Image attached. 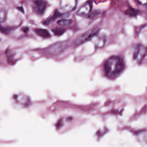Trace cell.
Instances as JSON below:
<instances>
[{
	"mask_svg": "<svg viewBox=\"0 0 147 147\" xmlns=\"http://www.w3.org/2000/svg\"><path fill=\"white\" fill-rule=\"evenodd\" d=\"M125 64L123 59L119 56L109 57L105 64L106 75L109 78H115L123 71Z\"/></svg>",
	"mask_w": 147,
	"mask_h": 147,
	"instance_id": "1",
	"label": "cell"
},
{
	"mask_svg": "<svg viewBox=\"0 0 147 147\" xmlns=\"http://www.w3.org/2000/svg\"><path fill=\"white\" fill-rule=\"evenodd\" d=\"M66 47L67 42L65 41L57 42L49 46L47 48V52L49 55H57L60 53L63 50H64Z\"/></svg>",
	"mask_w": 147,
	"mask_h": 147,
	"instance_id": "2",
	"label": "cell"
},
{
	"mask_svg": "<svg viewBox=\"0 0 147 147\" xmlns=\"http://www.w3.org/2000/svg\"><path fill=\"white\" fill-rule=\"evenodd\" d=\"M96 33H97V30L95 29L89 30L88 31L86 32L85 33H84L83 34L79 36V37H78L75 40L74 43L76 45H80L86 42L87 41L89 40L90 39L92 38L93 37H94V36L96 34Z\"/></svg>",
	"mask_w": 147,
	"mask_h": 147,
	"instance_id": "3",
	"label": "cell"
},
{
	"mask_svg": "<svg viewBox=\"0 0 147 147\" xmlns=\"http://www.w3.org/2000/svg\"><path fill=\"white\" fill-rule=\"evenodd\" d=\"M78 0H60V9L63 12L74 10L77 5Z\"/></svg>",
	"mask_w": 147,
	"mask_h": 147,
	"instance_id": "4",
	"label": "cell"
},
{
	"mask_svg": "<svg viewBox=\"0 0 147 147\" xmlns=\"http://www.w3.org/2000/svg\"><path fill=\"white\" fill-rule=\"evenodd\" d=\"M32 7L36 14L41 15L46 9L47 3L44 0H33Z\"/></svg>",
	"mask_w": 147,
	"mask_h": 147,
	"instance_id": "5",
	"label": "cell"
},
{
	"mask_svg": "<svg viewBox=\"0 0 147 147\" xmlns=\"http://www.w3.org/2000/svg\"><path fill=\"white\" fill-rule=\"evenodd\" d=\"M146 52V49H145L143 46L141 45H137L133 51L134 59L137 62H140L144 58Z\"/></svg>",
	"mask_w": 147,
	"mask_h": 147,
	"instance_id": "6",
	"label": "cell"
},
{
	"mask_svg": "<svg viewBox=\"0 0 147 147\" xmlns=\"http://www.w3.org/2000/svg\"><path fill=\"white\" fill-rule=\"evenodd\" d=\"M92 7V5L91 1H87L79 7L78 10L77 11L76 14L80 16H88L91 11Z\"/></svg>",
	"mask_w": 147,
	"mask_h": 147,
	"instance_id": "7",
	"label": "cell"
},
{
	"mask_svg": "<svg viewBox=\"0 0 147 147\" xmlns=\"http://www.w3.org/2000/svg\"><path fill=\"white\" fill-rule=\"evenodd\" d=\"M34 31L39 36H41V37L48 38L51 36L48 31H47L46 29H44L37 28V29H35Z\"/></svg>",
	"mask_w": 147,
	"mask_h": 147,
	"instance_id": "8",
	"label": "cell"
},
{
	"mask_svg": "<svg viewBox=\"0 0 147 147\" xmlns=\"http://www.w3.org/2000/svg\"><path fill=\"white\" fill-rule=\"evenodd\" d=\"M73 22L72 20L71 19H61L57 21L58 25L61 26H67L71 25Z\"/></svg>",
	"mask_w": 147,
	"mask_h": 147,
	"instance_id": "9",
	"label": "cell"
},
{
	"mask_svg": "<svg viewBox=\"0 0 147 147\" xmlns=\"http://www.w3.org/2000/svg\"><path fill=\"white\" fill-rule=\"evenodd\" d=\"M52 31L53 32L55 35L60 36L64 33V32H65V29L61 28H56L55 29H53Z\"/></svg>",
	"mask_w": 147,
	"mask_h": 147,
	"instance_id": "10",
	"label": "cell"
},
{
	"mask_svg": "<svg viewBox=\"0 0 147 147\" xmlns=\"http://www.w3.org/2000/svg\"><path fill=\"white\" fill-rule=\"evenodd\" d=\"M6 12L5 10H0V22L4 21L6 18Z\"/></svg>",
	"mask_w": 147,
	"mask_h": 147,
	"instance_id": "11",
	"label": "cell"
},
{
	"mask_svg": "<svg viewBox=\"0 0 147 147\" xmlns=\"http://www.w3.org/2000/svg\"><path fill=\"white\" fill-rule=\"evenodd\" d=\"M137 1L140 4L142 5H147V0H137Z\"/></svg>",
	"mask_w": 147,
	"mask_h": 147,
	"instance_id": "12",
	"label": "cell"
},
{
	"mask_svg": "<svg viewBox=\"0 0 147 147\" xmlns=\"http://www.w3.org/2000/svg\"><path fill=\"white\" fill-rule=\"evenodd\" d=\"M146 50H147V48H146Z\"/></svg>",
	"mask_w": 147,
	"mask_h": 147,
	"instance_id": "13",
	"label": "cell"
}]
</instances>
